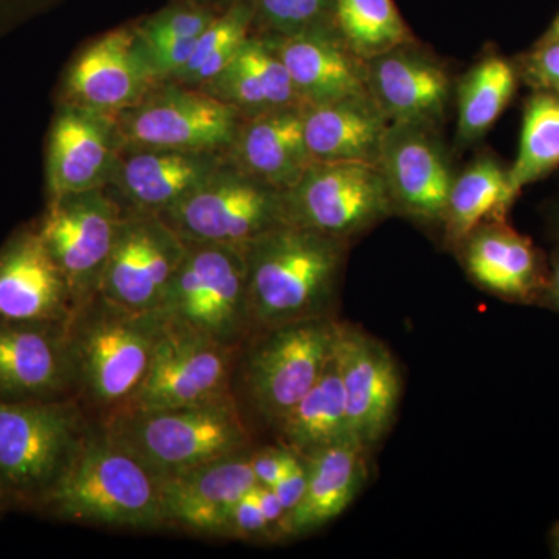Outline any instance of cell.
Instances as JSON below:
<instances>
[{"label":"cell","mask_w":559,"mask_h":559,"mask_svg":"<svg viewBox=\"0 0 559 559\" xmlns=\"http://www.w3.org/2000/svg\"><path fill=\"white\" fill-rule=\"evenodd\" d=\"M349 242L283 223L245 246L252 334L336 318Z\"/></svg>","instance_id":"1"},{"label":"cell","mask_w":559,"mask_h":559,"mask_svg":"<svg viewBox=\"0 0 559 559\" xmlns=\"http://www.w3.org/2000/svg\"><path fill=\"white\" fill-rule=\"evenodd\" d=\"M164 479L97 419L60 484L39 507L58 521L98 527L167 528Z\"/></svg>","instance_id":"2"},{"label":"cell","mask_w":559,"mask_h":559,"mask_svg":"<svg viewBox=\"0 0 559 559\" xmlns=\"http://www.w3.org/2000/svg\"><path fill=\"white\" fill-rule=\"evenodd\" d=\"M70 358L81 403L108 417L127 406L148 371L165 329L157 311H131L97 294L73 310Z\"/></svg>","instance_id":"3"},{"label":"cell","mask_w":559,"mask_h":559,"mask_svg":"<svg viewBox=\"0 0 559 559\" xmlns=\"http://www.w3.org/2000/svg\"><path fill=\"white\" fill-rule=\"evenodd\" d=\"M79 396L0 400V485L13 507L38 511L94 429Z\"/></svg>","instance_id":"4"},{"label":"cell","mask_w":559,"mask_h":559,"mask_svg":"<svg viewBox=\"0 0 559 559\" xmlns=\"http://www.w3.org/2000/svg\"><path fill=\"white\" fill-rule=\"evenodd\" d=\"M337 325L336 318L301 320L253 333L241 345L231 395L246 419L277 428L329 366Z\"/></svg>","instance_id":"5"},{"label":"cell","mask_w":559,"mask_h":559,"mask_svg":"<svg viewBox=\"0 0 559 559\" xmlns=\"http://www.w3.org/2000/svg\"><path fill=\"white\" fill-rule=\"evenodd\" d=\"M162 479L252 448L234 395L164 411H117L98 418Z\"/></svg>","instance_id":"6"},{"label":"cell","mask_w":559,"mask_h":559,"mask_svg":"<svg viewBox=\"0 0 559 559\" xmlns=\"http://www.w3.org/2000/svg\"><path fill=\"white\" fill-rule=\"evenodd\" d=\"M186 242L157 312L171 325L240 348L252 336L245 246Z\"/></svg>","instance_id":"7"},{"label":"cell","mask_w":559,"mask_h":559,"mask_svg":"<svg viewBox=\"0 0 559 559\" xmlns=\"http://www.w3.org/2000/svg\"><path fill=\"white\" fill-rule=\"evenodd\" d=\"M183 241L246 246L286 221L285 191L226 162L159 213Z\"/></svg>","instance_id":"8"},{"label":"cell","mask_w":559,"mask_h":559,"mask_svg":"<svg viewBox=\"0 0 559 559\" xmlns=\"http://www.w3.org/2000/svg\"><path fill=\"white\" fill-rule=\"evenodd\" d=\"M285 209L288 223L349 245L395 216L380 167L356 162H312L285 190Z\"/></svg>","instance_id":"9"},{"label":"cell","mask_w":559,"mask_h":559,"mask_svg":"<svg viewBox=\"0 0 559 559\" xmlns=\"http://www.w3.org/2000/svg\"><path fill=\"white\" fill-rule=\"evenodd\" d=\"M121 146L227 153L242 117L198 87L164 81L116 114Z\"/></svg>","instance_id":"10"},{"label":"cell","mask_w":559,"mask_h":559,"mask_svg":"<svg viewBox=\"0 0 559 559\" xmlns=\"http://www.w3.org/2000/svg\"><path fill=\"white\" fill-rule=\"evenodd\" d=\"M123 213L112 191L102 187L49 201L36 226L68 282L75 308L100 293Z\"/></svg>","instance_id":"11"},{"label":"cell","mask_w":559,"mask_h":559,"mask_svg":"<svg viewBox=\"0 0 559 559\" xmlns=\"http://www.w3.org/2000/svg\"><path fill=\"white\" fill-rule=\"evenodd\" d=\"M238 349L165 322L142 384L119 411L175 409L231 395Z\"/></svg>","instance_id":"12"},{"label":"cell","mask_w":559,"mask_h":559,"mask_svg":"<svg viewBox=\"0 0 559 559\" xmlns=\"http://www.w3.org/2000/svg\"><path fill=\"white\" fill-rule=\"evenodd\" d=\"M378 167L388 183L395 216L421 229L441 231L455 178L441 128L390 123Z\"/></svg>","instance_id":"13"},{"label":"cell","mask_w":559,"mask_h":559,"mask_svg":"<svg viewBox=\"0 0 559 559\" xmlns=\"http://www.w3.org/2000/svg\"><path fill=\"white\" fill-rule=\"evenodd\" d=\"M186 250L159 213L124 207L98 294L131 311H157Z\"/></svg>","instance_id":"14"},{"label":"cell","mask_w":559,"mask_h":559,"mask_svg":"<svg viewBox=\"0 0 559 559\" xmlns=\"http://www.w3.org/2000/svg\"><path fill=\"white\" fill-rule=\"evenodd\" d=\"M337 367L344 385L349 430L369 454L384 440L399 414L403 378L384 342L359 325H337Z\"/></svg>","instance_id":"15"},{"label":"cell","mask_w":559,"mask_h":559,"mask_svg":"<svg viewBox=\"0 0 559 559\" xmlns=\"http://www.w3.org/2000/svg\"><path fill=\"white\" fill-rule=\"evenodd\" d=\"M157 84L134 24H127L76 55L64 76L62 102L116 116L138 105Z\"/></svg>","instance_id":"16"},{"label":"cell","mask_w":559,"mask_h":559,"mask_svg":"<svg viewBox=\"0 0 559 559\" xmlns=\"http://www.w3.org/2000/svg\"><path fill=\"white\" fill-rule=\"evenodd\" d=\"M366 64L367 90L390 123L443 127L457 83L447 61L415 39Z\"/></svg>","instance_id":"17"},{"label":"cell","mask_w":559,"mask_h":559,"mask_svg":"<svg viewBox=\"0 0 559 559\" xmlns=\"http://www.w3.org/2000/svg\"><path fill=\"white\" fill-rule=\"evenodd\" d=\"M66 323L0 319V400L76 395Z\"/></svg>","instance_id":"18"},{"label":"cell","mask_w":559,"mask_h":559,"mask_svg":"<svg viewBox=\"0 0 559 559\" xmlns=\"http://www.w3.org/2000/svg\"><path fill=\"white\" fill-rule=\"evenodd\" d=\"M120 151L116 117L62 102L51 123L47 150L49 201L108 187Z\"/></svg>","instance_id":"19"},{"label":"cell","mask_w":559,"mask_h":559,"mask_svg":"<svg viewBox=\"0 0 559 559\" xmlns=\"http://www.w3.org/2000/svg\"><path fill=\"white\" fill-rule=\"evenodd\" d=\"M454 253L477 288L509 304L539 307L549 261L509 219L481 224Z\"/></svg>","instance_id":"20"},{"label":"cell","mask_w":559,"mask_h":559,"mask_svg":"<svg viewBox=\"0 0 559 559\" xmlns=\"http://www.w3.org/2000/svg\"><path fill=\"white\" fill-rule=\"evenodd\" d=\"M250 451L224 455L165 479L162 503L167 528L224 538L235 503L257 485Z\"/></svg>","instance_id":"21"},{"label":"cell","mask_w":559,"mask_h":559,"mask_svg":"<svg viewBox=\"0 0 559 559\" xmlns=\"http://www.w3.org/2000/svg\"><path fill=\"white\" fill-rule=\"evenodd\" d=\"M227 159V153L121 146L108 189L121 205L162 213L197 190Z\"/></svg>","instance_id":"22"},{"label":"cell","mask_w":559,"mask_h":559,"mask_svg":"<svg viewBox=\"0 0 559 559\" xmlns=\"http://www.w3.org/2000/svg\"><path fill=\"white\" fill-rule=\"evenodd\" d=\"M73 310L68 282L38 227L17 230L0 249V319L68 322Z\"/></svg>","instance_id":"23"},{"label":"cell","mask_w":559,"mask_h":559,"mask_svg":"<svg viewBox=\"0 0 559 559\" xmlns=\"http://www.w3.org/2000/svg\"><path fill=\"white\" fill-rule=\"evenodd\" d=\"M261 38L278 55L305 106L326 105L369 92L366 61L349 49L336 24Z\"/></svg>","instance_id":"24"},{"label":"cell","mask_w":559,"mask_h":559,"mask_svg":"<svg viewBox=\"0 0 559 559\" xmlns=\"http://www.w3.org/2000/svg\"><path fill=\"white\" fill-rule=\"evenodd\" d=\"M305 109L289 106L242 119L227 156L242 170L288 190L312 164L305 140Z\"/></svg>","instance_id":"25"},{"label":"cell","mask_w":559,"mask_h":559,"mask_svg":"<svg viewBox=\"0 0 559 559\" xmlns=\"http://www.w3.org/2000/svg\"><path fill=\"white\" fill-rule=\"evenodd\" d=\"M389 127L370 92L305 109V140L312 162L378 167Z\"/></svg>","instance_id":"26"},{"label":"cell","mask_w":559,"mask_h":559,"mask_svg":"<svg viewBox=\"0 0 559 559\" xmlns=\"http://www.w3.org/2000/svg\"><path fill=\"white\" fill-rule=\"evenodd\" d=\"M369 455L358 441L347 440L304 457L308 484L299 506L289 514V539L318 532L355 502L369 477Z\"/></svg>","instance_id":"27"},{"label":"cell","mask_w":559,"mask_h":559,"mask_svg":"<svg viewBox=\"0 0 559 559\" xmlns=\"http://www.w3.org/2000/svg\"><path fill=\"white\" fill-rule=\"evenodd\" d=\"M200 90L229 105L242 119L304 105L278 55L253 33L229 66Z\"/></svg>","instance_id":"28"},{"label":"cell","mask_w":559,"mask_h":559,"mask_svg":"<svg viewBox=\"0 0 559 559\" xmlns=\"http://www.w3.org/2000/svg\"><path fill=\"white\" fill-rule=\"evenodd\" d=\"M520 194L511 182L509 165L489 151L476 156L455 173L441 226L444 248L454 253L460 242L481 224L509 219Z\"/></svg>","instance_id":"29"},{"label":"cell","mask_w":559,"mask_h":559,"mask_svg":"<svg viewBox=\"0 0 559 559\" xmlns=\"http://www.w3.org/2000/svg\"><path fill=\"white\" fill-rule=\"evenodd\" d=\"M521 75L514 58L498 51L484 55L455 83L457 105L455 143L460 148L479 143L491 131L520 87Z\"/></svg>","instance_id":"30"},{"label":"cell","mask_w":559,"mask_h":559,"mask_svg":"<svg viewBox=\"0 0 559 559\" xmlns=\"http://www.w3.org/2000/svg\"><path fill=\"white\" fill-rule=\"evenodd\" d=\"M274 432L280 444L300 457H310L333 444L355 440L349 430L344 385L334 352L318 382L283 418Z\"/></svg>","instance_id":"31"},{"label":"cell","mask_w":559,"mask_h":559,"mask_svg":"<svg viewBox=\"0 0 559 559\" xmlns=\"http://www.w3.org/2000/svg\"><path fill=\"white\" fill-rule=\"evenodd\" d=\"M218 14L205 7L171 0L165 9L134 22L140 44L160 83L170 81L189 62L198 38Z\"/></svg>","instance_id":"32"},{"label":"cell","mask_w":559,"mask_h":559,"mask_svg":"<svg viewBox=\"0 0 559 559\" xmlns=\"http://www.w3.org/2000/svg\"><path fill=\"white\" fill-rule=\"evenodd\" d=\"M559 167V95L532 91L522 109L520 148L510 178L522 191Z\"/></svg>","instance_id":"33"},{"label":"cell","mask_w":559,"mask_h":559,"mask_svg":"<svg viewBox=\"0 0 559 559\" xmlns=\"http://www.w3.org/2000/svg\"><path fill=\"white\" fill-rule=\"evenodd\" d=\"M334 24L364 61L417 39L393 0H336Z\"/></svg>","instance_id":"34"},{"label":"cell","mask_w":559,"mask_h":559,"mask_svg":"<svg viewBox=\"0 0 559 559\" xmlns=\"http://www.w3.org/2000/svg\"><path fill=\"white\" fill-rule=\"evenodd\" d=\"M252 0H242L218 14L194 44L189 62L170 81L183 86H205L234 60L252 35Z\"/></svg>","instance_id":"35"},{"label":"cell","mask_w":559,"mask_h":559,"mask_svg":"<svg viewBox=\"0 0 559 559\" xmlns=\"http://www.w3.org/2000/svg\"><path fill=\"white\" fill-rule=\"evenodd\" d=\"M252 33L288 36L334 24L336 0H252Z\"/></svg>","instance_id":"36"},{"label":"cell","mask_w":559,"mask_h":559,"mask_svg":"<svg viewBox=\"0 0 559 559\" xmlns=\"http://www.w3.org/2000/svg\"><path fill=\"white\" fill-rule=\"evenodd\" d=\"M521 83L532 91L559 95V39L536 40L532 49L514 58Z\"/></svg>","instance_id":"37"},{"label":"cell","mask_w":559,"mask_h":559,"mask_svg":"<svg viewBox=\"0 0 559 559\" xmlns=\"http://www.w3.org/2000/svg\"><path fill=\"white\" fill-rule=\"evenodd\" d=\"M224 538L248 540V543H274L270 525L264 520L253 489L235 503L227 521Z\"/></svg>","instance_id":"38"},{"label":"cell","mask_w":559,"mask_h":559,"mask_svg":"<svg viewBox=\"0 0 559 559\" xmlns=\"http://www.w3.org/2000/svg\"><path fill=\"white\" fill-rule=\"evenodd\" d=\"M297 459L299 454L280 443L275 447L259 448V450L252 448L250 451V465L255 474L257 484L264 487H274L293 468Z\"/></svg>","instance_id":"39"},{"label":"cell","mask_w":559,"mask_h":559,"mask_svg":"<svg viewBox=\"0 0 559 559\" xmlns=\"http://www.w3.org/2000/svg\"><path fill=\"white\" fill-rule=\"evenodd\" d=\"M253 491H255L257 499H259L264 520H266L267 525H270L274 543H277V540H288L289 514L288 511L285 510V507L282 506V502H280L274 489L257 484Z\"/></svg>","instance_id":"40"},{"label":"cell","mask_w":559,"mask_h":559,"mask_svg":"<svg viewBox=\"0 0 559 559\" xmlns=\"http://www.w3.org/2000/svg\"><path fill=\"white\" fill-rule=\"evenodd\" d=\"M308 484V468L307 462H305L304 457L297 459V462L294 463L293 468L285 474L277 481V484L272 487L274 489L275 495L282 502V506L285 507V510L288 511V514L293 513L296 510V507L299 506L301 498H304L305 489H307Z\"/></svg>","instance_id":"41"},{"label":"cell","mask_w":559,"mask_h":559,"mask_svg":"<svg viewBox=\"0 0 559 559\" xmlns=\"http://www.w3.org/2000/svg\"><path fill=\"white\" fill-rule=\"evenodd\" d=\"M539 307L549 308L559 314V245L550 257L549 277Z\"/></svg>","instance_id":"42"},{"label":"cell","mask_w":559,"mask_h":559,"mask_svg":"<svg viewBox=\"0 0 559 559\" xmlns=\"http://www.w3.org/2000/svg\"><path fill=\"white\" fill-rule=\"evenodd\" d=\"M58 0H0V20L35 11Z\"/></svg>","instance_id":"43"},{"label":"cell","mask_w":559,"mask_h":559,"mask_svg":"<svg viewBox=\"0 0 559 559\" xmlns=\"http://www.w3.org/2000/svg\"><path fill=\"white\" fill-rule=\"evenodd\" d=\"M180 2H189L194 3V5L205 7V9L218 11V13H223L230 7L237 5V3L242 2V0H180Z\"/></svg>","instance_id":"44"},{"label":"cell","mask_w":559,"mask_h":559,"mask_svg":"<svg viewBox=\"0 0 559 559\" xmlns=\"http://www.w3.org/2000/svg\"><path fill=\"white\" fill-rule=\"evenodd\" d=\"M559 39V13L546 32L543 33V36L538 40H557Z\"/></svg>","instance_id":"45"},{"label":"cell","mask_w":559,"mask_h":559,"mask_svg":"<svg viewBox=\"0 0 559 559\" xmlns=\"http://www.w3.org/2000/svg\"><path fill=\"white\" fill-rule=\"evenodd\" d=\"M550 543L551 551H554V554H559V524L557 525V527L551 528Z\"/></svg>","instance_id":"46"},{"label":"cell","mask_w":559,"mask_h":559,"mask_svg":"<svg viewBox=\"0 0 559 559\" xmlns=\"http://www.w3.org/2000/svg\"><path fill=\"white\" fill-rule=\"evenodd\" d=\"M11 509L9 498H7L5 491H3L2 485H0V516L5 514Z\"/></svg>","instance_id":"47"},{"label":"cell","mask_w":559,"mask_h":559,"mask_svg":"<svg viewBox=\"0 0 559 559\" xmlns=\"http://www.w3.org/2000/svg\"><path fill=\"white\" fill-rule=\"evenodd\" d=\"M555 230H557V235H558V238H559V204H558V207H557V212H555Z\"/></svg>","instance_id":"48"}]
</instances>
